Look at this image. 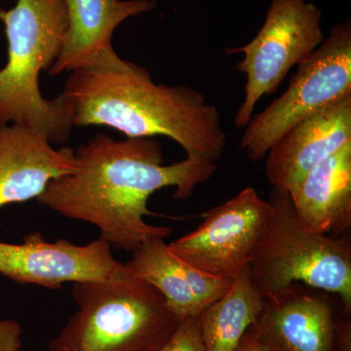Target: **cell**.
<instances>
[{"mask_svg":"<svg viewBox=\"0 0 351 351\" xmlns=\"http://www.w3.org/2000/svg\"><path fill=\"white\" fill-rule=\"evenodd\" d=\"M156 351H206L198 317L180 321L174 334Z\"/></svg>","mask_w":351,"mask_h":351,"instance_id":"cell-17","label":"cell"},{"mask_svg":"<svg viewBox=\"0 0 351 351\" xmlns=\"http://www.w3.org/2000/svg\"><path fill=\"white\" fill-rule=\"evenodd\" d=\"M75 167L48 184L36 198L69 219L91 223L117 250L134 252L152 237L170 235L168 226L149 225L147 200L175 186V198L188 199L207 182L217 164L188 158L164 165L162 147L152 138L117 141L98 134L75 151Z\"/></svg>","mask_w":351,"mask_h":351,"instance_id":"cell-1","label":"cell"},{"mask_svg":"<svg viewBox=\"0 0 351 351\" xmlns=\"http://www.w3.org/2000/svg\"><path fill=\"white\" fill-rule=\"evenodd\" d=\"M270 214L250 263L251 280L263 295L292 283L339 295L351 311V245L306 230L295 214L288 191L272 189Z\"/></svg>","mask_w":351,"mask_h":351,"instance_id":"cell-5","label":"cell"},{"mask_svg":"<svg viewBox=\"0 0 351 351\" xmlns=\"http://www.w3.org/2000/svg\"><path fill=\"white\" fill-rule=\"evenodd\" d=\"M78 309L50 351H156L180 321L163 295L124 263L101 281L73 283Z\"/></svg>","mask_w":351,"mask_h":351,"instance_id":"cell-4","label":"cell"},{"mask_svg":"<svg viewBox=\"0 0 351 351\" xmlns=\"http://www.w3.org/2000/svg\"><path fill=\"white\" fill-rule=\"evenodd\" d=\"M237 351H269L265 346H263L260 341L256 339L253 332L248 329L243 339L240 341L239 348Z\"/></svg>","mask_w":351,"mask_h":351,"instance_id":"cell-19","label":"cell"},{"mask_svg":"<svg viewBox=\"0 0 351 351\" xmlns=\"http://www.w3.org/2000/svg\"><path fill=\"white\" fill-rule=\"evenodd\" d=\"M61 95L73 126L110 127L127 138L165 136L195 160L216 163L225 151L221 115L204 95L186 85L156 84L113 47L71 71Z\"/></svg>","mask_w":351,"mask_h":351,"instance_id":"cell-2","label":"cell"},{"mask_svg":"<svg viewBox=\"0 0 351 351\" xmlns=\"http://www.w3.org/2000/svg\"><path fill=\"white\" fill-rule=\"evenodd\" d=\"M68 31L63 47L49 69L57 76L80 68L101 50L112 47L115 29L124 21L149 13L154 0H66Z\"/></svg>","mask_w":351,"mask_h":351,"instance_id":"cell-15","label":"cell"},{"mask_svg":"<svg viewBox=\"0 0 351 351\" xmlns=\"http://www.w3.org/2000/svg\"><path fill=\"white\" fill-rule=\"evenodd\" d=\"M321 20L322 13L311 2L272 0L257 36L242 47L226 50L244 56L237 66L246 83L235 126L245 128L260 99L274 94L290 69L319 47L325 38Z\"/></svg>","mask_w":351,"mask_h":351,"instance_id":"cell-7","label":"cell"},{"mask_svg":"<svg viewBox=\"0 0 351 351\" xmlns=\"http://www.w3.org/2000/svg\"><path fill=\"white\" fill-rule=\"evenodd\" d=\"M123 265L101 237L83 246L66 239L46 241L38 232L25 235L20 244L0 241V274L52 290L64 283L106 280Z\"/></svg>","mask_w":351,"mask_h":351,"instance_id":"cell-10","label":"cell"},{"mask_svg":"<svg viewBox=\"0 0 351 351\" xmlns=\"http://www.w3.org/2000/svg\"><path fill=\"white\" fill-rule=\"evenodd\" d=\"M75 167V149H56L38 131L0 124V208L38 198L52 180Z\"/></svg>","mask_w":351,"mask_h":351,"instance_id":"cell-12","label":"cell"},{"mask_svg":"<svg viewBox=\"0 0 351 351\" xmlns=\"http://www.w3.org/2000/svg\"><path fill=\"white\" fill-rule=\"evenodd\" d=\"M263 295L253 285L250 265L233 279L232 285L198 316L206 351H237L249 328L262 311Z\"/></svg>","mask_w":351,"mask_h":351,"instance_id":"cell-16","label":"cell"},{"mask_svg":"<svg viewBox=\"0 0 351 351\" xmlns=\"http://www.w3.org/2000/svg\"><path fill=\"white\" fill-rule=\"evenodd\" d=\"M127 265L163 295L178 320L198 317L228 292L232 280L208 274L172 253L162 237H152L132 252Z\"/></svg>","mask_w":351,"mask_h":351,"instance_id":"cell-13","label":"cell"},{"mask_svg":"<svg viewBox=\"0 0 351 351\" xmlns=\"http://www.w3.org/2000/svg\"><path fill=\"white\" fill-rule=\"evenodd\" d=\"M8 59L0 69V124H20L38 131L51 144L69 140L73 123L61 94L43 98L39 75L50 69L63 47L69 20L66 0H17L0 7Z\"/></svg>","mask_w":351,"mask_h":351,"instance_id":"cell-3","label":"cell"},{"mask_svg":"<svg viewBox=\"0 0 351 351\" xmlns=\"http://www.w3.org/2000/svg\"><path fill=\"white\" fill-rule=\"evenodd\" d=\"M339 299L306 284H290L263 297L249 329L269 351H350V324L337 317Z\"/></svg>","mask_w":351,"mask_h":351,"instance_id":"cell-9","label":"cell"},{"mask_svg":"<svg viewBox=\"0 0 351 351\" xmlns=\"http://www.w3.org/2000/svg\"><path fill=\"white\" fill-rule=\"evenodd\" d=\"M351 94V23L332 27L311 56L298 64L288 89L245 127L240 149L252 161L267 156L288 129Z\"/></svg>","mask_w":351,"mask_h":351,"instance_id":"cell-6","label":"cell"},{"mask_svg":"<svg viewBox=\"0 0 351 351\" xmlns=\"http://www.w3.org/2000/svg\"><path fill=\"white\" fill-rule=\"evenodd\" d=\"M22 329L14 320H0V351H20Z\"/></svg>","mask_w":351,"mask_h":351,"instance_id":"cell-18","label":"cell"},{"mask_svg":"<svg viewBox=\"0 0 351 351\" xmlns=\"http://www.w3.org/2000/svg\"><path fill=\"white\" fill-rule=\"evenodd\" d=\"M269 200L246 186L206 212L195 230L171 242L178 258L211 276L233 280L250 265L270 214Z\"/></svg>","mask_w":351,"mask_h":351,"instance_id":"cell-8","label":"cell"},{"mask_svg":"<svg viewBox=\"0 0 351 351\" xmlns=\"http://www.w3.org/2000/svg\"><path fill=\"white\" fill-rule=\"evenodd\" d=\"M289 195L306 230L346 237L351 230V141L311 168Z\"/></svg>","mask_w":351,"mask_h":351,"instance_id":"cell-14","label":"cell"},{"mask_svg":"<svg viewBox=\"0 0 351 351\" xmlns=\"http://www.w3.org/2000/svg\"><path fill=\"white\" fill-rule=\"evenodd\" d=\"M351 141V94L288 129L267 154L272 189L290 191L311 168Z\"/></svg>","mask_w":351,"mask_h":351,"instance_id":"cell-11","label":"cell"}]
</instances>
